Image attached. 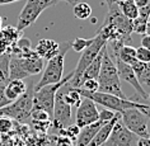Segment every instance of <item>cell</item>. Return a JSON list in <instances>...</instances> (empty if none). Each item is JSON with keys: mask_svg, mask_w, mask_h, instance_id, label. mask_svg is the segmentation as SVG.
Returning <instances> with one entry per match:
<instances>
[{"mask_svg": "<svg viewBox=\"0 0 150 146\" xmlns=\"http://www.w3.org/2000/svg\"><path fill=\"white\" fill-rule=\"evenodd\" d=\"M98 92L113 94L120 97L122 99H127L125 93L121 88V80L118 78L116 63L110 55V51L107 48V44L102 48V65H100L99 75H98Z\"/></svg>", "mask_w": 150, "mask_h": 146, "instance_id": "cell-1", "label": "cell"}, {"mask_svg": "<svg viewBox=\"0 0 150 146\" xmlns=\"http://www.w3.org/2000/svg\"><path fill=\"white\" fill-rule=\"evenodd\" d=\"M71 48V41H65V42L60 43L59 52L56 54L54 57L47 60V65L43 70V74L41 76V79L35 84L33 90H38L45 85H50L59 83L62 79L64 75V62H65V56Z\"/></svg>", "mask_w": 150, "mask_h": 146, "instance_id": "cell-2", "label": "cell"}, {"mask_svg": "<svg viewBox=\"0 0 150 146\" xmlns=\"http://www.w3.org/2000/svg\"><path fill=\"white\" fill-rule=\"evenodd\" d=\"M78 92L80 93L81 97H87V98L92 99L96 104H100L104 108L113 111V112H118L121 113L122 111L129 109V108H139L140 111H144L148 108L146 104H141L137 103L135 100L131 99H122L120 97H116L113 94H108V93H102V92H85L80 88H76Z\"/></svg>", "mask_w": 150, "mask_h": 146, "instance_id": "cell-3", "label": "cell"}, {"mask_svg": "<svg viewBox=\"0 0 150 146\" xmlns=\"http://www.w3.org/2000/svg\"><path fill=\"white\" fill-rule=\"evenodd\" d=\"M108 41L98 32L97 36L94 37V41L92 42V44L89 47H87L85 50L81 52V56L78 61L75 70L73 71V78L70 79V85L73 88H80L81 83H83V73L84 70L88 67V65L91 63L93 60L97 57V55L100 52V50L106 46Z\"/></svg>", "mask_w": 150, "mask_h": 146, "instance_id": "cell-4", "label": "cell"}, {"mask_svg": "<svg viewBox=\"0 0 150 146\" xmlns=\"http://www.w3.org/2000/svg\"><path fill=\"white\" fill-rule=\"evenodd\" d=\"M33 87H35V84H31V88H27V92L22 97L9 103L8 106L0 108V116H6V117L22 123L25 122L28 118H31V112L33 108Z\"/></svg>", "mask_w": 150, "mask_h": 146, "instance_id": "cell-5", "label": "cell"}, {"mask_svg": "<svg viewBox=\"0 0 150 146\" xmlns=\"http://www.w3.org/2000/svg\"><path fill=\"white\" fill-rule=\"evenodd\" d=\"M61 0H27L19 13L17 23V31H23L32 25L38 19V17L50 6L57 4Z\"/></svg>", "mask_w": 150, "mask_h": 146, "instance_id": "cell-6", "label": "cell"}, {"mask_svg": "<svg viewBox=\"0 0 150 146\" xmlns=\"http://www.w3.org/2000/svg\"><path fill=\"white\" fill-rule=\"evenodd\" d=\"M71 78H73V73H70L67 76L62 78L59 83L45 85V87L38 89V90H33V98H32L33 108L46 111L47 113L51 116V119H52V109H54L56 92H57V89L60 87H62L65 83H67Z\"/></svg>", "mask_w": 150, "mask_h": 146, "instance_id": "cell-7", "label": "cell"}, {"mask_svg": "<svg viewBox=\"0 0 150 146\" xmlns=\"http://www.w3.org/2000/svg\"><path fill=\"white\" fill-rule=\"evenodd\" d=\"M103 24H108L120 35L121 39L125 43L131 41V33H132V20L126 18L121 13L117 4L108 6V12L104 17Z\"/></svg>", "mask_w": 150, "mask_h": 146, "instance_id": "cell-8", "label": "cell"}, {"mask_svg": "<svg viewBox=\"0 0 150 146\" xmlns=\"http://www.w3.org/2000/svg\"><path fill=\"white\" fill-rule=\"evenodd\" d=\"M121 122L129 131L135 133L137 137H150L148 130V117L139 108H129L122 111Z\"/></svg>", "mask_w": 150, "mask_h": 146, "instance_id": "cell-9", "label": "cell"}, {"mask_svg": "<svg viewBox=\"0 0 150 146\" xmlns=\"http://www.w3.org/2000/svg\"><path fill=\"white\" fill-rule=\"evenodd\" d=\"M71 108L64 99V85L60 87L56 92L55 102H54V109H52V123L55 128H64L69 126L71 121Z\"/></svg>", "mask_w": 150, "mask_h": 146, "instance_id": "cell-10", "label": "cell"}, {"mask_svg": "<svg viewBox=\"0 0 150 146\" xmlns=\"http://www.w3.org/2000/svg\"><path fill=\"white\" fill-rule=\"evenodd\" d=\"M115 63H116V69H117V74H118L120 80H123V81H126L127 84H130L131 87L135 89L137 97L141 99V103L148 106V102L150 100L149 99L150 95L145 92V89L142 88V85L139 83L137 78H136V75H135V73L132 70V66L122 62L120 59H116Z\"/></svg>", "mask_w": 150, "mask_h": 146, "instance_id": "cell-11", "label": "cell"}, {"mask_svg": "<svg viewBox=\"0 0 150 146\" xmlns=\"http://www.w3.org/2000/svg\"><path fill=\"white\" fill-rule=\"evenodd\" d=\"M137 136L129 131L122 122L117 121L112 128L107 141L102 146H136Z\"/></svg>", "mask_w": 150, "mask_h": 146, "instance_id": "cell-12", "label": "cell"}, {"mask_svg": "<svg viewBox=\"0 0 150 146\" xmlns=\"http://www.w3.org/2000/svg\"><path fill=\"white\" fill-rule=\"evenodd\" d=\"M96 121H98V108H97V104L92 99L83 97L79 106L76 107L75 125L81 128V127L88 126Z\"/></svg>", "mask_w": 150, "mask_h": 146, "instance_id": "cell-13", "label": "cell"}, {"mask_svg": "<svg viewBox=\"0 0 150 146\" xmlns=\"http://www.w3.org/2000/svg\"><path fill=\"white\" fill-rule=\"evenodd\" d=\"M18 57H19L22 66H23L25 73L28 74V76L37 75L43 70V59H41L35 52V50L22 52Z\"/></svg>", "mask_w": 150, "mask_h": 146, "instance_id": "cell-14", "label": "cell"}, {"mask_svg": "<svg viewBox=\"0 0 150 146\" xmlns=\"http://www.w3.org/2000/svg\"><path fill=\"white\" fill-rule=\"evenodd\" d=\"M60 43L55 42L51 38H42L36 44L35 52L43 60H50L59 52Z\"/></svg>", "mask_w": 150, "mask_h": 146, "instance_id": "cell-15", "label": "cell"}, {"mask_svg": "<svg viewBox=\"0 0 150 146\" xmlns=\"http://www.w3.org/2000/svg\"><path fill=\"white\" fill-rule=\"evenodd\" d=\"M120 118H121V114H120L118 112H116L115 117L112 118L110 122H107V123H104V125L100 126V128L97 131V133L94 135V137L92 138V141L88 144V146H102L104 142L107 141V138L110 136L115 123L117 121H120Z\"/></svg>", "mask_w": 150, "mask_h": 146, "instance_id": "cell-16", "label": "cell"}, {"mask_svg": "<svg viewBox=\"0 0 150 146\" xmlns=\"http://www.w3.org/2000/svg\"><path fill=\"white\" fill-rule=\"evenodd\" d=\"M27 92V84L24 83L23 79H12L8 80V83L5 84V97L10 103L22 97L24 93Z\"/></svg>", "mask_w": 150, "mask_h": 146, "instance_id": "cell-17", "label": "cell"}, {"mask_svg": "<svg viewBox=\"0 0 150 146\" xmlns=\"http://www.w3.org/2000/svg\"><path fill=\"white\" fill-rule=\"evenodd\" d=\"M102 125L103 123H100L99 121H96L88 126L81 127L78 137L75 138V145L76 146H88V144L92 141V138L94 137V135L97 133V131L100 128Z\"/></svg>", "mask_w": 150, "mask_h": 146, "instance_id": "cell-18", "label": "cell"}, {"mask_svg": "<svg viewBox=\"0 0 150 146\" xmlns=\"http://www.w3.org/2000/svg\"><path fill=\"white\" fill-rule=\"evenodd\" d=\"M132 66V70L136 75L139 83L141 85L150 87V62H140L136 61Z\"/></svg>", "mask_w": 150, "mask_h": 146, "instance_id": "cell-19", "label": "cell"}, {"mask_svg": "<svg viewBox=\"0 0 150 146\" xmlns=\"http://www.w3.org/2000/svg\"><path fill=\"white\" fill-rule=\"evenodd\" d=\"M28 78V74L24 71L18 56L9 59V80L12 79H24Z\"/></svg>", "mask_w": 150, "mask_h": 146, "instance_id": "cell-20", "label": "cell"}, {"mask_svg": "<svg viewBox=\"0 0 150 146\" xmlns=\"http://www.w3.org/2000/svg\"><path fill=\"white\" fill-rule=\"evenodd\" d=\"M100 65H102V50H100V52L97 55V57L93 60L91 63H89L87 69L84 70V73H83V81L85 79H98Z\"/></svg>", "mask_w": 150, "mask_h": 146, "instance_id": "cell-21", "label": "cell"}, {"mask_svg": "<svg viewBox=\"0 0 150 146\" xmlns=\"http://www.w3.org/2000/svg\"><path fill=\"white\" fill-rule=\"evenodd\" d=\"M115 59H120L122 62L127 63V65H134L136 60V48L130 46V44H123V46L118 50L117 57Z\"/></svg>", "mask_w": 150, "mask_h": 146, "instance_id": "cell-22", "label": "cell"}, {"mask_svg": "<svg viewBox=\"0 0 150 146\" xmlns=\"http://www.w3.org/2000/svg\"><path fill=\"white\" fill-rule=\"evenodd\" d=\"M117 6L126 18H129L131 20H134L135 18H137L139 8H137V5L135 4L134 0H121V1L117 3Z\"/></svg>", "mask_w": 150, "mask_h": 146, "instance_id": "cell-23", "label": "cell"}, {"mask_svg": "<svg viewBox=\"0 0 150 146\" xmlns=\"http://www.w3.org/2000/svg\"><path fill=\"white\" fill-rule=\"evenodd\" d=\"M73 13L76 19H88L92 16V8L91 5L84 1H78L73 5Z\"/></svg>", "mask_w": 150, "mask_h": 146, "instance_id": "cell-24", "label": "cell"}, {"mask_svg": "<svg viewBox=\"0 0 150 146\" xmlns=\"http://www.w3.org/2000/svg\"><path fill=\"white\" fill-rule=\"evenodd\" d=\"M93 41H94V37L93 38H80V37H76L74 41H71V48L75 52H83L85 48L91 46Z\"/></svg>", "mask_w": 150, "mask_h": 146, "instance_id": "cell-25", "label": "cell"}, {"mask_svg": "<svg viewBox=\"0 0 150 146\" xmlns=\"http://www.w3.org/2000/svg\"><path fill=\"white\" fill-rule=\"evenodd\" d=\"M79 131H80V127L76 126V125H69L64 128H59V135L60 136H65L70 140L75 141V138L78 137L79 135Z\"/></svg>", "mask_w": 150, "mask_h": 146, "instance_id": "cell-26", "label": "cell"}, {"mask_svg": "<svg viewBox=\"0 0 150 146\" xmlns=\"http://www.w3.org/2000/svg\"><path fill=\"white\" fill-rule=\"evenodd\" d=\"M14 128V121L6 116H0V135H9Z\"/></svg>", "mask_w": 150, "mask_h": 146, "instance_id": "cell-27", "label": "cell"}, {"mask_svg": "<svg viewBox=\"0 0 150 146\" xmlns=\"http://www.w3.org/2000/svg\"><path fill=\"white\" fill-rule=\"evenodd\" d=\"M31 118L33 122H47L51 121V116L43 109H37V108H32L31 112Z\"/></svg>", "mask_w": 150, "mask_h": 146, "instance_id": "cell-28", "label": "cell"}, {"mask_svg": "<svg viewBox=\"0 0 150 146\" xmlns=\"http://www.w3.org/2000/svg\"><path fill=\"white\" fill-rule=\"evenodd\" d=\"M115 114H116V112L108 109V108H103L102 111H98V121L104 125V123L110 122L115 117Z\"/></svg>", "mask_w": 150, "mask_h": 146, "instance_id": "cell-29", "label": "cell"}, {"mask_svg": "<svg viewBox=\"0 0 150 146\" xmlns=\"http://www.w3.org/2000/svg\"><path fill=\"white\" fill-rule=\"evenodd\" d=\"M98 88L99 85L97 79H85L80 85V89H83L85 92H97Z\"/></svg>", "mask_w": 150, "mask_h": 146, "instance_id": "cell-30", "label": "cell"}, {"mask_svg": "<svg viewBox=\"0 0 150 146\" xmlns=\"http://www.w3.org/2000/svg\"><path fill=\"white\" fill-rule=\"evenodd\" d=\"M136 60L140 62H150V51L141 46L136 48Z\"/></svg>", "mask_w": 150, "mask_h": 146, "instance_id": "cell-31", "label": "cell"}, {"mask_svg": "<svg viewBox=\"0 0 150 146\" xmlns=\"http://www.w3.org/2000/svg\"><path fill=\"white\" fill-rule=\"evenodd\" d=\"M137 18L145 20V22H149V18H150V1L148 4H145L144 6H140L139 8V14H137Z\"/></svg>", "mask_w": 150, "mask_h": 146, "instance_id": "cell-32", "label": "cell"}, {"mask_svg": "<svg viewBox=\"0 0 150 146\" xmlns=\"http://www.w3.org/2000/svg\"><path fill=\"white\" fill-rule=\"evenodd\" d=\"M6 83H8V81H4V80L0 79V108L8 106V104L10 103L9 100L6 99L5 93H4V89H5V84H6Z\"/></svg>", "mask_w": 150, "mask_h": 146, "instance_id": "cell-33", "label": "cell"}, {"mask_svg": "<svg viewBox=\"0 0 150 146\" xmlns=\"http://www.w3.org/2000/svg\"><path fill=\"white\" fill-rule=\"evenodd\" d=\"M55 146H74V142H73V140H70V138L59 135V137H56Z\"/></svg>", "mask_w": 150, "mask_h": 146, "instance_id": "cell-34", "label": "cell"}, {"mask_svg": "<svg viewBox=\"0 0 150 146\" xmlns=\"http://www.w3.org/2000/svg\"><path fill=\"white\" fill-rule=\"evenodd\" d=\"M141 47H144V48H146V50L150 51V36L142 35V37H141Z\"/></svg>", "mask_w": 150, "mask_h": 146, "instance_id": "cell-35", "label": "cell"}, {"mask_svg": "<svg viewBox=\"0 0 150 146\" xmlns=\"http://www.w3.org/2000/svg\"><path fill=\"white\" fill-rule=\"evenodd\" d=\"M136 146H150V137H139Z\"/></svg>", "mask_w": 150, "mask_h": 146, "instance_id": "cell-36", "label": "cell"}, {"mask_svg": "<svg viewBox=\"0 0 150 146\" xmlns=\"http://www.w3.org/2000/svg\"><path fill=\"white\" fill-rule=\"evenodd\" d=\"M135 4L137 5V8H140V6H144L145 4H148L150 0H134Z\"/></svg>", "mask_w": 150, "mask_h": 146, "instance_id": "cell-37", "label": "cell"}, {"mask_svg": "<svg viewBox=\"0 0 150 146\" xmlns=\"http://www.w3.org/2000/svg\"><path fill=\"white\" fill-rule=\"evenodd\" d=\"M19 1V0H0V5H5V4H12V3Z\"/></svg>", "mask_w": 150, "mask_h": 146, "instance_id": "cell-38", "label": "cell"}, {"mask_svg": "<svg viewBox=\"0 0 150 146\" xmlns=\"http://www.w3.org/2000/svg\"><path fill=\"white\" fill-rule=\"evenodd\" d=\"M104 1L107 3L108 6H111V5H113V4H117V3L121 1V0H104Z\"/></svg>", "mask_w": 150, "mask_h": 146, "instance_id": "cell-39", "label": "cell"}, {"mask_svg": "<svg viewBox=\"0 0 150 146\" xmlns=\"http://www.w3.org/2000/svg\"><path fill=\"white\" fill-rule=\"evenodd\" d=\"M145 35L150 36V22H148V23H146V27H145Z\"/></svg>", "mask_w": 150, "mask_h": 146, "instance_id": "cell-40", "label": "cell"}, {"mask_svg": "<svg viewBox=\"0 0 150 146\" xmlns=\"http://www.w3.org/2000/svg\"><path fill=\"white\" fill-rule=\"evenodd\" d=\"M142 112V113H144L145 116H146V117H148V119H150V109H149V107L148 108H146V109H144V111H141Z\"/></svg>", "mask_w": 150, "mask_h": 146, "instance_id": "cell-41", "label": "cell"}, {"mask_svg": "<svg viewBox=\"0 0 150 146\" xmlns=\"http://www.w3.org/2000/svg\"><path fill=\"white\" fill-rule=\"evenodd\" d=\"M65 1H67L70 5H73V0H65Z\"/></svg>", "mask_w": 150, "mask_h": 146, "instance_id": "cell-42", "label": "cell"}, {"mask_svg": "<svg viewBox=\"0 0 150 146\" xmlns=\"http://www.w3.org/2000/svg\"><path fill=\"white\" fill-rule=\"evenodd\" d=\"M1 22H3V19H1V17H0V27H1Z\"/></svg>", "mask_w": 150, "mask_h": 146, "instance_id": "cell-43", "label": "cell"}, {"mask_svg": "<svg viewBox=\"0 0 150 146\" xmlns=\"http://www.w3.org/2000/svg\"><path fill=\"white\" fill-rule=\"evenodd\" d=\"M148 107H149V109H150V100H149V102H148Z\"/></svg>", "mask_w": 150, "mask_h": 146, "instance_id": "cell-44", "label": "cell"}, {"mask_svg": "<svg viewBox=\"0 0 150 146\" xmlns=\"http://www.w3.org/2000/svg\"><path fill=\"white\" fill-rule=\"evenodd\" d=\"M0 136H1V135H0ZM0 146H1V140H0Z\"/></svg>", "mask_w": 150, "mask_h": 146, "instance_id": "cell-45", "label": "cell"}, {"mask_svg": "<svg viewBox=\"0 0 150 146\" xmlns=\"http://www.w3.org/2000/svg\"><path fill=\"white\" fill-rule=\"evenodd\" d=\"M74 146H76V145H74Z\"/></svg>", "mask_w": 150, "mask_h": 146, "instance_id": "cell-46", "label": "cell"}]
</instances>
